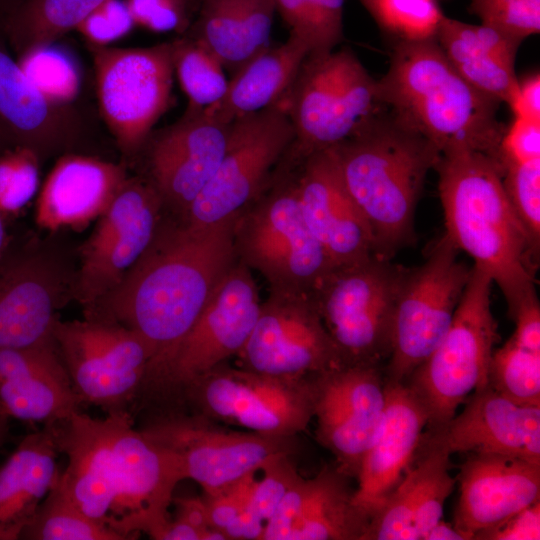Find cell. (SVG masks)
<instances>
[{
    "label": "cell",
    "mask_w": 540,
    "mask_h": 540,
    "mask_svg": "<svg viewBox=\"0 0 540 540\" xmlns=\"http://www.w3.org/2000/svg\"><path fill=\"white\" fill-rule=\"evenodd\" d=\"M48 426L67 458L56 481L61 492L125 540L140 532L154 539L187 479L180 456L136 429L128 411L101 419L78 411Z\"/></svg>",
    "instance_id": "6da1fadb"
},
{
    "label": "cell",
    "mask_w": 540,
    "mask_h": 540,
    "mask_svg": "<svg viewBox=\"0 0 540 540\" xmlns=\"http://www.w3.org/2000/svg\"><path fill=\"white\" fill-rule=\"evenodd\" d=\"M237 217L198 226L164 213L142 255L84 317L138 333L154 350L151 364L188 331L236 260Z\"/></svg>",
    "instance_id": "7a4b0ae2"
},
{
    "label": "cell",
    "mask_w": 540,
    "mask_h": 540,
    "mask_svg": "<svg viewBox=\"0 0 540 540\" xmlns=\"http://www.w3.org/2000/svg\"><path fill=\"white\" fill-rule=\"evenodd\" d=\"M434 169L444 235L491 276L512 318L523 302L537 296L539 250L507 198L501 161L479 151L453 150L442 153Z\"/></svg>",
    "instance_id": "3957f363"
},
{
    "label": "cell",
    "mask_w": 540,
    "mask_h": 540,
    "mask_svg": "<svg viewBox=\"0 0 540 540\" xmlns=\"http://www.w3.org/2000/svg\"><path fill=\"white\" fill-rule=\"evenodd\" d=\"M330 148L369 227L373 254L391 260L415 239L417 203L440 151L385 105Z\"/></svg>",
    "instance_id": "277c9868"
},
{
    "label": "cell",
    "mask_w": 540,
    "mask_h": 540,
    "mask_svg": "<svg viewBox=\"0 0 540 540\" xmlns=\"http://www.w3.org/2000/svg\"><path fill=\"white\" fill-rule=\"evenodd\" d=\"M380 102L392 109L440 151L473 150L500 160L506 127L500 102L471 86L451 65L436 39L400 41L389 68L377 80Z\"/></svg>",
    "instance_id": "5b68a950"
},
{
    "label": "cell",
    "mask_w": 540,
    "mask_h": 540,
    "mask_svg": "<svg viewBox=\"0 0 540 540\" xmlns=\"http://www.w3.org/2000/svg\"><path fill=\"white\" fill-rule=\"evenodd\" d=\"M290 147L260 195L237 217L236 258L259 272L270 292L309 296L336 266L309 229L300 207Z\"/></svg>",
    "instance_id": "8992f818"
},
{
    "label": "cell",
    "mask_w": 540,
    "mask_h": 540,
    "mask_svg": "<svg viewBox=\"0 0 540 540\" xmlns=\"http://www.w3.org/2000/svg\"><path fill=\"white\" fill-rule=\"evenodd\" d=\"M251 270L237 258L188 331L147 368L136 403L179 408L186 389L214 367L236 356L257 320L261 306Z\"/></svg>",
    "instance_id": "52a82bcc"
},
{
    "label": "cell",
    "mask_w": 540,
    "mask_h": 540,
    "mask_svg": "<svg viewBox=\"0 0 540 540\" xmlns=\"http://www.w3.org/2000/svg\"><path fill=\"white\" fill-rule=\"evenodd\" d=\"M492 285L491 276L473 265L449 329L405 382L422 405L428 428L448 421L474 391L487 385L499 340Z\"/></svg>",
    "instance_id": "ba28073f"
},
{
    "label": "cell",
    "mask_w": 540,
    "mask_h": 540,
    "mask_svg": "<svg viewBox=\"0 0 540 540\" xmlns=\"http://www.w3.org/2000/svg\"><path fill=\"white\" fill-rule=\"evenodd\" d=\"M303 153L335 146L352 135L383 104L373 79L347 48L308 54L277 104Z\"/></svg>",
    "instance_id": "9c48e42d"
},
{
    "label": "cell",
    "mask_w": 540,
    "mask_h": 540,
    "mask_svg": "<svg viewBox=\"0 0 540 540\" xmlns=\"http://www.w3.org/2000/svg\"><path fill=\"white\" fill-rule=\"evenodd\" d=\"M404 270L373 254L335 266L310 295L342 365H379L389 358Z\"/></svg>",
    "instance_id": "30bf717a"
},
{
    "label": "cell",
    "mask_w": 540,
    "mask_h": 540,
    "mask_svg": "<svg viewBox=\"0 0 540 540\" xmlns=\"http://www.w3.org/2000/svg\"><path fill=\"white\" fill-rule=\"evenodd\" d=\"M54 236L11 244L0 258V347L52 339L60 310L75 300L76 252Z\"/></svg>",
    "instance_id": "8fae6325"
},
{
    "label": "cell",
    "mask_w": 540,
    "mask_h": 540,
    "mask_svg": "<svg viewBox=\"0 0 540 540\" xmlns=\"http://www.w3.org/2000/svg\"><path fill=\"white\" fill-rule=\"evenodd\" d=\"M182 405L255 433L296 437L313 418L314 391L311 375L275 376L224 362L186 389L177 411Z\"/></svg>",
    "instance_id": "7c38bea8"
},
{
    "label": "cell",
    "mask_w": 540,
    "mask_h": 540,
    "mask_svg": "<svg viewBox=\"0 0 540 540\" xmlns=\"http://www.w3.org/2000/svg\"><path fill=\"white\" fill-rule=\"evenodd\" d=\"M443 235L421 265L405 269L397 295L385 379L405 383L450 327L471 268Z\"/></svg>",
    "instance_id": "4fadbf2b"
},
{
    "label": "cell",
    "mask_w": 540,
    "mask_h": 540,
    "mask_svg": "<svg viewBox=\"0 0 540 540\" xmlns=\"http://www.w3.org/2000/svg\"><path fill=\"white\" fill-rule=\"evenodd\" d=\"M53 338L83 404L107 414L131 412L154 357L143 337L119 324L84 317L58 319Z\"/></svg>",
    "instance_id": "5bb4252c"
},
{
    "label": "cell",
    "mask_w": 540,
    "mask_h": 540,
    "mask_svg": "<svg viewBox=\"0 0 540 540\" xmlns=\"http://www.w3.org/2000/svg\"><path fill=\"white\" fill-rule=\"evenodd\" d=\"M101 115L127 157L143 150L167 110L174 69L171 42L150 47L90 46Z\"/></svg>",
    "instance_id": "9a60e30c"
},
{
    "label": "cell",
    "mask_w": 540,
    "mask_h": 540,
    "mask_svg": "<svg viewBox=\"0 0 540 540\" xmlns=\"http://www.w3.org/2000/svg\"><path fill=\"white\" fill-rule=\"evenodd\" d=\"M294 140L290 119L278 105L231 121L215 174L180 219L205 226L239 216L267 186Z\"/></svg>",
    "instance_id": "2e32d148"
},
{
    "label": "cell",
    "mask_w": 540,
    "mask_h": 540,
    "mask_svg": "<svg viewBox=\"0 0 540 540\" xmlns=\"http://www.w3.org/2000/svg\"><path fill=\"white\" fill-rule=\"evenodd\" d=\"M142 430L180 456L186 478L197 482L204 494L222 491L272 458L296 450V437L228 430L182 411L158 414Z\"/></svg>",
    "instance_id": "e0dca14e"
},
{
    "label": "cell",
    "mask_w": 540,
    "mask_h": 540,
    "mask_svg": "<svg viewBox=\"0 0 540 540\" xmlns=\"http://www.w3.org/2000/svg\"><path fill=\"white\" fill-rule=\"evenodd\" d=\"M165 211L146 177H127L77 249L75 300L83 311L111 291L150 244Z\"/></svg>",
    "instance_id": "ac0fdd59"
},
{
    "label": "cell",
    "mask_w": 540,
    "mask_h": 540,
    "mask_svg": "<svg viewBox=\"0 0 540 540\" xmlns=\"http://www.w3.org/2000/svg\"><path fill=\"white\" fill-rule=\"evenodd\" d=\"M236 356L239 367L282 377H305L342 365L311 298L277 292L261 303Z\"/></svg>",
    "instance_id": "d6986e66"
},
{
    "label": "cell",
    "mask_w": 540,
    "mask_h": 540,
    "mask_svg": "<svg viewBox=\"0 0 540 540\" xmlns=\"http://www.w3.org/2000/svg\"><path fill=\"white\" fill-rule=\"evenodd\" d=\"M311 380L316 440L343 474L356 478L385 409V376L378 365L354 364L312 374Z\"/></svg>",
    "instance_id": "ffe728a7"
},
{
    "label": "cell",
    "mask_w": 540,
    "mask_h": 540,
    "mask_svg": "<svg viewBox=\"0 0 540 540\" xmlns=\"http://www.w3.org/2000/svg\"><path fill=\"white\" fill-rule=\"evenodd\" d=\"M229 125L204 108H187L179 121L149 137L144 146L146 178L159 194L166 213L178 218L186 215L222 160Z\"/></svg>",
    "instance_id": "44dd1931"
},
{
    "label": "cell",
    "mask_w": 540,
    "mask_h": 540,
    "mask_svg": "<svg viewBox=\"0 0 540 540\" xmlns=\"http://www.w3.org/2000/svg\"><path fill=\"white\" fill-rule=\"evenodd\" d=\"M419 446L540 463V406L516 404L486 385L466 399L459 414L424 431Z\"/></svg>",
    "instance_id": "7402d4cb"
},
{
    "label": "cell",
    "mask_w": 540,
    "mask_h": 540,
    "mask_svg": "<svg viewBox=\"0 0 540 540\" xmlns=\"http://www.w3.org/2000/svg\"><path fill=\"white\" fill-rule=\"evenodd\" d=\"M297 191L309 229L336 266L373 255L369 227L343 182L331 148L300 153Z\"/></svg>",
    "instance_id": "603a6c76"
},
{
    "label": "cell",
    "mask_w": 540,
    "mask_h": 540,
    "mask_svg": "<svg viewBox=\"0 0 540 540\" xmlns=\"http://www.w3.org/2000/svg\"><path fill=\"white\" fill-rule=\"evenodd\" d=\"M460 466L453 525L471 540L540 499V463L469 453Z\"/></svg>",
    "instance_id": "cb8c5ba5"
},
{
    "label": "cell",
    "mask_w": 540,
    "mask_h": 540,
    "mask_svg": "<svg viewBox=\"0 0 540 540\" xmlns=\"http://www.w3.org/2000/svg\"><path fill=\"white\" fill-rule=\"evenodd\" d=\"M0 405L10 418L50 425L83 405L54 338L25 347H0Z\"/></svg>",
    "instance_id": "d4e9b609"
},
{
    "label": "cell",
    "mask_w": 540,
    "mask_h": 540,
    "mask_svg": "<svg viewBox=\"0 0 540 540\" xmlns=\"http://www.w3.org/2000/svg\"><path fill=\"white\" fill-rule=\"evenodd\" d=\"M127 177L122 164L62 154L39 188L34 222L48 234L83 229L108 209Z\"/></svg>",
    "instance_id": "484cf974"
},
{
    "label": "cell",
    "mask_w": 540,
    "mask_h": 540,
    "mask_svg": "<svg viewBox=\"0 0 540 540\" xmlns=\"http://www.w3.org/2000/svg\"><path fill=\"white\" fill-rule=\"evenodd\" d=\"M427 423L422 405L406 383L386 380L385 409L361 460L353 494L355 504L369 518L410 466Z\"/></svg>",
    "instance_id": "4316f807"
},
{
    "label": "cell",
    "mask_w": 540,
    "mask_h": 540,
    "mask_svg": "<svg viewBox=\"0 0 540 540\" xmlns=\"http://www.w3.org/2000/svg\"><path fill=\"white\" fill-rule=\"evenodd\" d=\"M450 456L418 446L398 484L370 517L362 540H422L442 519L444 504L454 490Z\"/></svg>",
    "instance_id": "83f0119b"
},
{
    "label": "cell",
    "mask_w": 540,
    "mask_h": 540,
    "mask_svg": "<svg viewBox=\"0 0 540 540\" xmlns=\"http://www.w3.org/2000/svg\"><path fill=\"white\" fill-rule=\"evenodd\" d=\"M0 123L13 146L27 147L41 160L68 153L80 135L76 112L47 100L1 47Z\"/></svg>",
    "instance_id": "f1b7e54d"
},
{
    "label": "cell",
    "mask_w": 540,
    "mask_h": 540,
    "mask_svg": "<svg viewBox=\"0 0 540 540\" xmlns=\"http://www.w3.org/2000/svg\"><path fill=\"white\" fill-rule=\"evenodd\" d=\"M435 39L462 78L486 96L508 104L519 84L515 59L520 42L489 26L446 16Z\"/></svg>",
    "instance_id": "f546056e"
},
{
    "label": "cell",
    "mask_w": 540,
    "mask_h": 540,
    "mask_svg": "<svg viewBox=\"0 0 540 540\" xmlns=\"http://www.w3.org/2000/svg\"><path fill=\"white\" fill-rule=\"evenodd\" d=\"M59 454L48 425L26 435L0 466V540L20 539L57 481Z\"/></svg>",
    "instance_id": "4dcf8cb0"
},
{
    "label": "cell",
    "mask_w": 540,
    "mask_h": 540,
    "mask_svg": "<svg viewBox=\"0 0 540 540\" xmlns=\"http://www.w3.org/2000/svg\"><path fill=\"white\" fill-rule=\"evenodd\" d=\"M309 53L308 45L293 34L279 46H268L233 74L223 97L205 107V111L230 123L242 115L276 105Z\"/></svg>",
    "instance_id": "1f68e13d"
},
{
    "label": "cell",
    "mask_w": 540,
    "mask_h": 540,
    "mask_svg": "<svg viewBox=\"0 0 540 540\" xmlns=\"http://www.w3.org/2000/svg\"><path fill=\"white\" fill-rule=\"evenodd\" d=\"M274 0H202L196 34L234 74L270 46Z\"/></svg>",
    "instance_id": "d6a6232c"
},
{
    "label": "cell",
    "mask_w": 540,
    "mask_h": 540,
    "mask_svg": "<svg viewBox=\"0 0 540 540\" xmlns=\"http://www.w3.org/2000/svg\"><path fill=\"white\" fill-rule=\"evenodd\" d=\"M347 475L324 466L308 491L289 540H362L368 514L353 500Z\"/></svg>",
    "instance_id": "836d02e7"
},
{
    "label": "cell",
    "mask_w": 540,
    "mask_h": 540,
    "mask_svg": "<svg viewBox=\"0 0 540 540\" xmlns=\"http://www.w3.org/2000/svg\"><path fill=\"white\" fill-rule=\"evenodd\" d=\"M102 0H26L10 17L7 32L17 55L53 43L79 26Z\"/></svg>",
    "instance_id": "e575fe53"
},
{
    "label": "cell",
    "mask_w": 540,
    "mask_h": 540,
    "mask_svg": "<svg viewBox=\"0 0 540 540\" xmlns=\"http://www.w3.org/2000/svg\"><path fill=\"white\" fill-rule=\"evenodd\" d=\"M172 63L188 107L201 109L219 101L228 81L218 58L194 37L171 42Z\"/></svg>",
    "instance_id": "d590c367"
},
{
    "label": "cell",
    "mask_w": 540,
    "mask_h": 540,
    "mask_svg": "<svg viewBox=\"0 0 540 540\" xmlns=\"http://www.w3.org/2000/svg\"><path fill=\"white\" fill-rule=\"evenodd\" d=\"M20 539L28 540H125L75 506L56 486L39 506Z\"/></svg>",
    "instance_id": "8d00e7d4"
},
{
    "label": "cell",
    "mask_w": 540,
    "mask_h": 540,
    "mask_svg": "<svg viewBox=\"0 0 540 540\" xmlns=\"http://www.w3.org/2000/svg\"><path fill=\"white\" fill-rule=\"evenodd\" d=\"M487 386L516 404L540 406V353L508 339L493 350Z\"/></svg>",
    "instance_id": "74e56055"
},
{
    "label": "cell",
    "mask_w": 540,
    "mask_h": 540,
    "mask_svg": "<svg viewBox=\"0 0 540 540\" xmlns=\"http://www.w3.org/2000/svg\"><path fill=\"white\" fill-rule=\"evenodd\" d=\"M24 74L50 102L69 106L77 96L81 76L76 61L53 43L37 46L18 55Z\"/></svg>",
    "instance_id": "f35d334b"
},
{
    "label": "cell",
    "mask_w": 540,
    "mask_h": 540,
    "mask_svg": "<svg viewBox=\"0 0 540 540\" xmlns=\"http://www.w3.org/2000/svg\"><path fill=\"white\" fill-rule=\"evenodd\" d=\"M375 21L400 41L436 38L444 17L435 0H361Z\"/></svg>",
    "instance_id": "ab89813d"
},
{
    "label": "cell",
    "mask_w": 540,
    "mask_h": 540,
    "mask_svg": "<svg viewBox=\"0 0 540 540\" xmlns=\"http://www.w3.org/2000/svg\"><path fill=\"white\" fill-rule=\"evenodd\" d=\"M41 159L23 146L0 152V212L18 214L37 196L40 188Z\"/></svg>",
    "instance_id": "60d3db41"
},
{
    "label": "cell",
    "mask_w": 540,
    "mask_h": 540,
    "mask_svg": "<svg viewBox=\"0 0 540 540\" xmlns=\"http://www.w3.org/2000/svg\"><path fill=\"white\" fill-rule=\"evenodd\" d=\"M507 198L532 244L540 246V159L504 167Z\"/></svg>",
    "instance_id": "b9f144b4"
},
{
    "label": "cell",
    "mask_w": 540,
    "mask_h": 540,
    "mask_svg": "<svg viewBox=\"0 0 540 540\" xmlns=\"http://www.w3.org/2000/svg\"><path fill=\"white\" fill-rule=\"evenodd\" d=\"M470 10L483 25L520 43L540 31V0H471Z\"/></svg>",
    "instance_id": "7bdbcfd3"
},
{
    "label": "cell",
    "mask_w": 540,
    "mask_h": 540,
    "mask_svg": "<svg viewBox=\"0 0 540 540\" xmlns=\"http://www.w3.org/2000/svg\"><path fill=\"white\" fill-rule=\"evenodd\" d=\"M291 456L272 458L261 468L262 479L255 480L249 508L264 522L273 515L288 490L301 478Z\"/></svg>",
    "instance_id": "ee69618b"
},
{
    "label": "cell",
    "mask_w": 540,
    "mask_h": 540,
    "mask_svg": "<svg viewBox=\"0 0 540 540\" xmlns=\"http://www.w3.org/2000/svg\"><path fill=\"white\" fill-rule=\"evenodd\" d=\"M134 26L125 0H102L76 30L90 46L105 47L125 37Z\"/></svg>",
    "instance_id": "f6af8a7d"
},
{
    "label": "cell",
    "mask_w": 540,
    "mask_h": 540,
    "mask_svg": "<svg viewBox=\"0 0 540 540\" xmlns=\"http://www.w3.org/2000/svg\"><path fill=\"white\" fill-rule=\"evenodd\" d=\"M188 0H125L135 25L152 32L183 31Z\"/></svg>",
    "instance_id": "bcb514c9"
},
{
    "label": "cell",
    "mask_w": 540,
    "mask_h": 540,
    "mask_svg": "<svg viewBox=\"0 0 540 540\" xmlns=\"http://www.w3.org/2000/svg\"><path fill=\"white\" fill-rule=\"evenodd\" d=\"M254 475L255 473H251L217 493L203 495L210 528L223 533L236 517L249 506L255 483Z\"/></svg>",
    "instance_id": "7dc6e473"
},
{
    "label": "cell",
    "mask_w": 540,
    "mask_h": 540,
    "mask_svg": "<svg viewBox=\"0 0 540 540\" xmlns=\"http://www.w3.org/2000/svg\"><path fill=\"white\" fill-rule=\"evenodd\" d=\"M499 157L503 168L540 159V122L514 117L501 139Z\"/></svg>",
    "instance_id": "c3c4849f"
},
{
    "label": "cell",
    "mask_w": 540,
    "mask_h": 540,
    "mask_svg": "<svg viewBox=\"0 0 540 540\" xmlns=\"http://www.w3.org/2000/svg\"><path fill=\"white\" fill-rule=\"evenodd\" d=\"M313 47L309 54L334 50L343 38L344 0H310Z\"/></svg>",
    "instance_id": "681fc988"
},
{
    "label": "cell",
    "mask_w": 540,
    "mask_h": 540,
    "mask_svg": "<svg viewBox=\"0 0 540 540\" xmlns=\"http://www.w3.org/2000/svg\"><path fill=\"white\" fill-rule=\"evenodd\" d=\"M540 501L524 508L501 524L479 533L474 540H539Z\"/></svg>",
    "instance_id": "f907efd6"
},
{
    "label": "cell",
    "mask_w": 540,
    "mask_h": 540,
    "mask_svg": "<svg viewBox=\"0 0 540 540\" xmlns=\"http://www.w3.org/2000/svg\"><path fill=\"white\" fill-rule=\"evenodd\" d=\"M515 330L509 338L521 348L540 353V304L538 297L523 302L511 318Z\"/></svg>",
    "instance_id": "816d5d0a"
},
{
    "label": "cell",
    "mask_w": 540,
    "mask_h": 540,
    "mask_svg": "<svg viewBox=\"0 0 540 540\" xmlns=\"http://www.w3.org/2000/svg\"><path fill=\"white\" fill-rule=\"evenodd\" d=\"M276 11L290 28L293 34L313 47L310 0H274Z\"/></svg>",
    "instance_id": "f5cc1de1"
},
{
    "label": "cell",
    "mask_w": 540,
    "mask_h": 540,
    "mask_svg": "<svg viewBox=\"0 0 540 540\" xmlns=\"http://www.w3.org/2000/svg\"><path fill=\"white\" fill-rule=\"evenodd\" d=\"M515 118L540 122V76L535 74L519 81L518 87L508 102Z\"/></svg>",
    "instance_id": "db71d44e"
},
{
    "label": "cell",
    "mask_w": 540,
    "mask_h": 540,
    "mask_svg": "<svg viewBox=\"0 0 540 540\" xmlns=\"http://www.w3.org/2000/svg\"><path fill=\"white\" fill-rule=\"evenodd\" d=\"M177 506V519L202 533V540H227L219 530L210 528L203 498L173 499Z\"/></svg>",
    "instance_id": "11a10c76"
},
{
    "label": "cell",
    "mask_w": 540,
    "mask_h": 540,
    "mask_svg": "<svg viewBox=\"0 0 540 540\" xmlns=\"http://www.w3.org/2000/svg\"><path fill=\"white\" fill-rule=\"evenodd\" d=\"M265 522L249 506L223 531L227 540H262Z\"/></svg>",
    "instance_id": "9f6ffc18"
},
{
    "label": "cell",
    "mask_w": 540,
    "mask_h": 540,
    "mask_svg": "<svg viewBox=\"0 0 540 540\" xmlns=\"http://www.w3.org/2000/svg\"><path fill=\"white\" fill-rule=\"evenodd\" d=\"M422 540H466L453 523L439 520L423 536Z\"/></svg>",
    "instance_id": "6f0895ef"
},
{
    "label": "cell",
    "mask_w": 540,
    "mask_h": 540,
    "mask_svg": "<svg viewBox=\"0 0 540 540\" xmlns=\"http://www.w3.org/2000/svg\"><path fill=\"white\" fill-rule=\"evenodd\" d=\"M5 216L0 212V258L5 254L10 245L12 244L11 238L8 234Z\"/></svg>",
    "instance_id": "680465c9"
},
{
    "label": "cell",
    "mask_w": 540,
    "mask_h": 540,
    "mask_svg": "<svg viewBox=\"0 0 540 540\" xmlns=\"http://www.w3.org/2000/svg\"><path fill=\"white\" fill-rule=\"evenodd\" d=\"M8 419L9 417L0 410V449L3 446L8 434Z\"/></svg>",
    "instance_id": "91938a15"
},
{
    "label": "cell",
    "mask_w": 540,
    "mask_h": 540,
    "mask_svg": "<svg viewBox=\"0 0 540 540\" xmlns=\"http://www.w3.org/2000/svg\"><path fill=\"white\" fill-rule=\"evenodd\" d=\"M9 147H13L12 141L0 123V152Z\"/></svg>",
    "instance_id": "94428289"
},
{
    "label": "cell",
    "mask_w": 540,
    "mask_h": 540,
    "mask_svg": "<svg viewBox=\"0 0 540 540\" xmlns=\"http://www.w3.org/2000/svg\"><path fill=\"white\" fill-rule=\"evenodd\" d=\"M0 410L2 411V409H1V405H0ZM2 412H3V411H2Z\"/></svg>",
    "instance_id": "6125c7cd"
}]
</instances>
